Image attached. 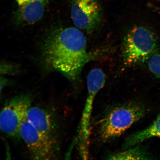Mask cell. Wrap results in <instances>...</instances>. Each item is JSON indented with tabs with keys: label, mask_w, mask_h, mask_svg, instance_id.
<instances>
[{
	"label": "cell",
	"mask_w": 160,
	"mask_h": 160,
	"mask_svg": "<svg viewBox=\"0 0 160 160\" xmlns=\"http://www.w3.org/2000/svg\"><path fill=\"white\" fill-rule=\"evenodd\" d=\"M96 57L88 51L83 34L74 27L54 30L46 37L42 49L46 68L59 72L73 83L78 81L85 65Z\"/></svg>",
	"instance_id": "obj_1"
},
{
	"label": "cell",
	"mask_w": 160,
	"mask_h": 160,
	"mask_svg": "<svg viewBox=\"0 0 160 160\" xmlns=\"http://www.w3.org/2000/svg\"><path fill=\"white\" fill-rule=\"evenodd\" d=\"M147 113L145 106L136 101L112 108L100 122L98 133L100 139L106 142L119 137L144 117Z\"/></svg>",
	"instance_id": "obj_2"
},
{
	"label": "cell",
	"mask_w": 160,
	"mask_h": 160,
	"mask_svg": "<svg viewBox=\"0 0 160 160\" xmlns=\"http://www.w3.org/2000/svg\"><path fill=\"white\" fill-rule=\"evenodd\" d=\"M158 42L154 34L147 28L136 26L124 38L122 56L125 65L131 66L147 61L157 52Z\"/></svg>",
	"instance_id": "obj_3"
},
{
	"label": "cell",
	"mask_w": 160,
	"mask_h": 160,
	"mask_svg": "<svg viewBox=\"0 0 160 160\" xmlns=\"http://www.w3.org/2000/svg\"><path fill=\"white\" fill-rule=\"evenodd\" d=\"M106 77L101 69L91 70L87 78L88 93L77 137L78 149L83 159L89 157L91 120L95 98L105 85Z\"/></svg>",
	"instance_id": "obj_4"
},
{
	"label": "cell",
	"mask_w": 160,
	"mask_h": 160,
	"mask_svg": "<svg viewBox=\"0 0 160 160\" xmlns=\"http://www.w3.org/2000/svg\"><path fill=\"white\" fill-rule=\"evenodd\" d=\"M31 106V98L27 95H17L10 99L1 112V131L10 138L21 139V125L26 119L28 110Z\"/></svg>",
	"instance_id": "obj_5"
},
{
	"label": "cell",
	"mask_w": 160,
	"mask_h": 160,
	"mask_svg": "<svg viewBox=\"0 0 160 160\" xmlns=\"http://www.w3.org/2000/svg\"><path fill=\"white\" fill-rule=\"evenodd\" d=\"M20 136L33 159H57L59 149L57 138L46 135L38 131L27 119L22 123Z\"/></svg>",
	"instance_id": "obj_6"
},
{
	"label": "cell",
	"mask_w": 160,
	"mask_h": 160,
	"mask_svg": "<svg viewBox=\"0 0 160 160\" xmlns=\"http://www.w3.org/2000/svg\"><path fill=\"white\" fill-rule=\"evenodd\" d=\"M71 17L78 28L91 33L101 25L102 11L97 0H73Z\"/></svg>",
	"instance_id": "obj_7"
},
{
	"label": "cell",
	"mask_w": 160,
	"mask_h": 160,
	"mask_svg": "<svg viewBox=\"0 0 160 160\" xmlns=\"http://www.w3.org/2000/svg\"><path fill=\"white\" fill-rule=\"evenodd\" d=\"M26 119L38 131L46 135L56 137V125L52 116L47 110L32 106L27 112Z\"/></svg>",
	"instance_id": "obj_8"
},
{
	"label": "cell",
	"mask_w": 160,
	"mask_h": 160,
	"mask_svg": "<svg viewBox=\"0 0 160 160\" xmlns=\"http://www.w3.org/2000/svg\"><path fill=\"white\" fill-rule=\"evenodd\" d=\"M49 0H16L18 18L25 23L36 22L42 18Z\"/></svg>",
	"instance_id": "obj_9"
},
{
	"label": "cell",
	"mask_w": 160,
	"mask_h": 160,
	"mask_svg": "<svg viewBox=\"0 0 160 160\" xmlns=\"http://www.w3.org/2000/svg\"><path fill=\"white\" fill-rule=\"evenodd\" d=\"M160 138V114L154 121L145 129L136 132L126 138L122 146L125 150L152 138Z\"/></svg>",
	"instance_id": "obj_10"
},
{
	"label": "cell",
	"mask_w": 160,
	"mask_h": 160,
	"mask_svg": "<svg viewBox=\"0 0 160 160\" xmlns=\"http://www.w3.org/2000/svg\"><path fill=\"white\" fill-rule=\"evenodd\" d=\"M109 160H151L155 159L152 155L139 144L123 151L110 155L106 158Z\"/></svg>",
	"instance_id": "obj_11"
},
{
	"label": "cell",
	"mask_w": 160,
	"mask_h": 160,
	"mask_svg": "<svg viewBox=\"0 0 160 160\" xmlns=\"http://www.w3.org/2000/svg\"><path fill=\"white\" fill-rule=\"evenodd\" d=\"M150 72L158 78L160 79V54L157 52L154 53L147 61Z\"/></svg>",
	"instance_id": "obj_12"
}]
</instances>
